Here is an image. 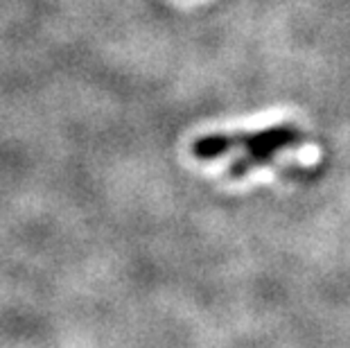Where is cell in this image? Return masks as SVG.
<instances>
[{"label":"cell","mask_w":350,"mask_h":348,"mask_svg":"<svg viewBox=\"0 0 350 348\" xmlns=\"http://www.w3.org/2000/svg\"><path fill=\"white\" fill-rule=\"evenodd\" d=\"M308 140V134L294 122H278L260 131H233V134H208L192 143V157L199 161H219L230 154L237 159L228 165V176L242 179L253 170L267 168L289 150Z\"/></svg>","instance_id":"1"}]
</instances>
